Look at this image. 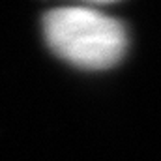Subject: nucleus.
Returning <instances> with one entry per match:
<instances>
[{
    "instance_id": "nucleus-1",
    "label": "nucleus",
    "mask_w": 161,
    "mask_h": 161,
    "mask_svg": "<svg viewBox=\"0 0 161 161\" xmlns=\"http://www.w3.org/2000/svg\"><path fill=\"white\" fill-rule=\"evenodd\" d=\"M43 32L49 47L62 60L82 69H109L127 49V34L120 21L84 6L49 11Z\"/></svg>"
}]
</instances>
